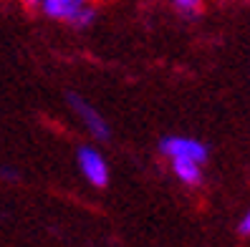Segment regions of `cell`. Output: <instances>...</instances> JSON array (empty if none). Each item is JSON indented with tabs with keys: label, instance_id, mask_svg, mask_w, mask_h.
Here are the masks:
<instances>
[{
	"label": "cell",
	"instance_id": "cell-5",
	"mask_svg": "<svg viewBox=\"0 0 250 247\" xmlns=\"http://www.w3.org/2000/svg\"><path fill=\"white\" fill-rule=\"evenodd\" d=\"M172 162V171L182 184L187 187H197L202 184V164L195 162V159H185V156H177V159H169Z\"/></svg>",
	"mask_w": 250,
	"mask_h": 247
},
{
	"label": "cell",
	"instance_id": "cell-1",
	"mask_svg": "<svg viewBox=\"0 0 250 247\" xmlns=\"http://www.w3.org/2000/svg\"><path fill=\"white\" fill-rule=\"evenodd\" d=\"M38 13L73 28H89L96 20V10L89 0H38Z\"/></svg>",
	"mask_w": 250,
	"mask_h": 247
},
{
	"label": "cell",
	"instance_id": "cell-8",
	"mask_svg": "<svg viewBox=\"0 0 250 247\" xmlns=\"http://www.w3.org/2000/svg\"><path fill=\"white\" fill-rule=\"evenodd\" d=\"M23 5L28 10H38V0H23Z\"/></svg>",
	"mask_w": 250,
	"mask_h": 247
},
{
	"label": "cell",
	"instance_id": "cell-4",
	"mask_svg": "<svg viewBox=\"0 0 250 247\" xmlns=\"http://www.w3.org/2000/svg\"><path fill=\"white\" fill-rule=\"evenodd\" d=\"M68 104H71V109L76 111L79 116H81V121L86 124V129L99 139V141H109V136H111V129H109V124H106V119L101 116L89 101L86 98H81V96H76V94H71L68 96Z\"/></svg>",
	"mask_w": 250,
	"mask_h": 247
},
{
	"label": "cell",
	"instance_id": "cell-7",
	"mask_svg": "<svg viewBox=\"0 0 250 247\" xmlns=\"http://www.w3.org/2000/svg\"><path fill=\"white\" fill-rule=\"evenodd\" d=\"M238 232H240V235H245V237H250V209L245 212V217L240 220V227H238Z\"/></svg>",
	"mask_w": 250,
	"mask_h": 247
},
{
	"label": "cell",
	"instance_id": "cell-3",
	"mask_svg": "<svg viewBox=\"0 0 250 247\" xmlns=\"http://www.w3.org/2000/svg\"><path fill=\"white\" fill-rule=\"evenodd\" d=\"M79 169L86 177V182L94 187H106L109 184V164L101 152H96L94 147H81L76 154Z\"/></svg>",
	"mask_w": 250,
	"mask_h": 247
},
{
	"label": "cell",
	"instance_id": "cell-2",
	"mask_svg": "<svg viewBox=\"0 0 250 247\" xmlns=\"http://www.w3.org/2000/svg\"><path fill=\"white\" fill-rule=\"evenodd\" d=\"M159 152L169 156V159H177V156H185V159H195V162L205 164L208 162V147L202 141L192 139V136H165L159 141Z\"/></svg>",
	"mask_w": 250,
	"mask_h": 247
},
{
	"label": "cell",
	"instance_id": "cell-6",
	"mask_svg": "<svg viewBox=\"0 0 250 247\" xmlns=\"http://www.w3.org/2000/svg\"><path fill=\"white\" fill-rule=\"evenodd\" d=\"M202 3L205 0H172V8L177 10L182 18H195V16H200Z\"/></svg>",
	"mask_w": 250,
	"mask_h": 247
}]
</instances>
